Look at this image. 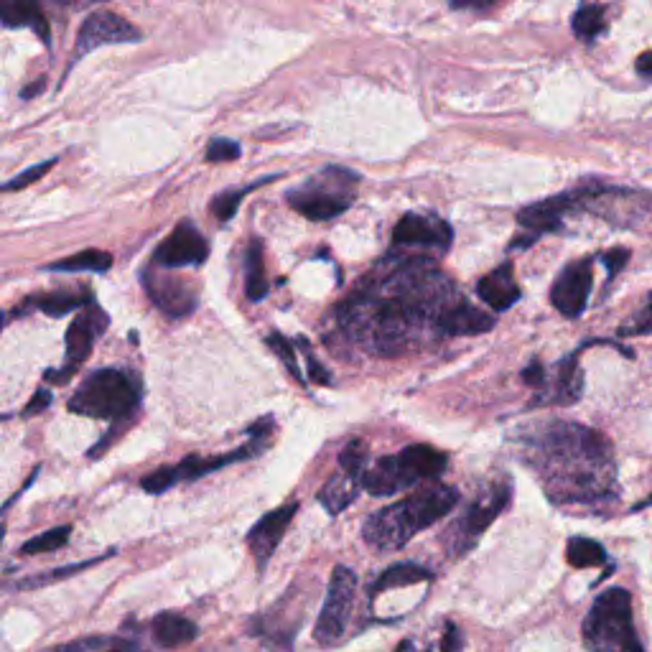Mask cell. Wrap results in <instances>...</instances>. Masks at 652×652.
Here are the masks:
<instances>
[{
    "label": "cell",
    "instance_id": "obj_1",
    "mask_svg": "<svg viewBox=\"0 0 652 652\" xmlns=\"http://www.w3.org/2000/svg\"><path fill=\"white\" fill-rule=\"evenodd\" d=\"M456 291L431 260H405L377 281L362 283L339 306L342 329L375 355H395L416 342L428 324L436 329L441 311Z\"/></svg>",
    "mask_w": 652,
    "mask_h": 652
},
{
    "label": "cell",
    "instance_id": "obj_2",
    "mask_svg": "<svg viewBox=\"0 0 652 652\" xmlns=\"http://www.w3.org/2000/svg\"><path fill=\"white\" fill-rule=\"evenodd\" d=\"M528 461L556 505H607L619 497L612 441L596 428L571 421L535 426Z\"/></svg>",
    "mask_w": 652,
    "mask_h": 652
},
{
    "label": "cell",
    "instance_id": "obj_3",
    "mask_svg": "<svg viewBox=\"0 0 652 652\" xmlns=\"http://www.w3.org/2000/svg\"><path fill=\"white\" fill-rule=\"evenodd\" d=\"M568 214H591L607 225L632 230L652 217V194L627 186L602 184V181H586L576 189L548 197L543 202L528 204L518 212V225L528 235L515 237L512 248H528L530 242L548 232H558Z\"/></svg>",
    "mask_w": 652,
    "mask_h": 652
},
{
    "label": "cell",
    "instance_id": "obj_4",
    "mask_svg": "<svg viewBox=\"0 0 652 652\" xmlns=\"http://www.w3.org/2000/svg\"><path fill=\"white\" fill-rule=\"evenodd\" d=\"M456 505H459V492L454 487L426 484L405 500L372 512L362 535H365L367 546H372L375 551H400L421 530L431 528L433 523L446 518Z\"/></svg>",
    "mask_w": 652,
    "mask_h": 652
},
{
    "label": "cell",
    "instance_id": "obj_5",
    "mask_svg": "<svg viewBox=\"0 0 652 652\" xmlns=\"http://www.w3.org/2000/svg\"><path fill=\"white\" fill-rule=\"evenodd\" d=\"M581 635L589 652H645L632 617V594L622 586L596 596Z\"/></svg>",
    "mask_w": 652,
    "mask_h": 652
},
{
    "label": "cell",
    "instance_id": "obj_6",
    "mask_svg": "<svg viewBox=\"0 0 652 652\" xmlns=\"http://www.w3.org/2000/svg\"><path fill=\"white\" fill-rule=\"evenodd\" d=\"M446 464H449V456L444 451L428 444H413L400 454L377 459L372 469H367L362 487L375 497H388L421 482H431L444 472Z\"/></svg>",
    "mask_w": 652,
    "mask_h": 652
},
{
    "label": "cell",
    "instance_id": "obj_7",
    "mask_svg": "<svg viewBox=\"0 0 652 652\" xmlns=\"http://www.w3.org/2000/svg\"><path fill=\"white\" fill-rule=\"evenodd\" d=\"M360 176L342 166H326L319 174L306 179L304 184L286 194V202L293 212L311 222H329L347 212L355 202Z\"/></svg>",
    "mask_w": 652,
    "mask_h": 652
},
{
    "label": "cell",
    "instance_id": "obj_8",
    "mask_svg": "<svg viewBox=\"0 0 652 652\" xmlns=\"http://www.w3.org/2000/svg\"><path fill=\"white\" fill-rule=\"evenodd\" d=\"M141 390L133 377L118 367H102L87 377L82 388L69 400V411L74 416L105 418V421H123L138 408Z\"/></svg>",
    "mask_w": 652,
    "mask_h": 652
},
{
    "label": "cell",
    "instance_id": "obj_9",
    "mask_svg": "<svg viewBox=\"0 0 652 652\" xmlns=\"http://www.w3.org/2000/svg\"><path fill=\"white\" fill-rule=\"evenodd\" d=\"M512 497V487L507 482L489 484V489H484L482 495L467 507V512L451 525V530L446 533V543H449V551L454 556H461V553L472 551L474 543L482 538L484 530L500 518V512L505 510L507 502Z\"/></svg>",
    "mask_w": 652,
    "mask_h": 652
},
{
    "label": "cell",
    "instance_id": "obj_10",
    "mask_svg": "<svg viewBox=\"0 0 652 652\" xmlns=\"http://www.w3.org/2000/svg\"><path fill=\"white\" fill-rule=\"evenodd\" d=\"M367 446L362 441H349L339 454V469L326 479L319 492V502L329 515H339L347 510L360 495V487L367 474Z\"/></svg>",
    "mask_w": 652,
    "mask_h": 652
},
{
    "label": "cell",
    "instance_id": "obj_11",
    "mask_svg": "<svg viewBox=\"0 0 652 652\" xmlns=\"http://www.w3.org/2000/svg\"><path fill=\"white\" fill-rule=\"evenodd\" d=\"M357 594V574L347 566H337L329 581V591H326V602L321 607L319 619H316L314 637L321 645H334L347 632L349 617H352V607H355Z\"/></svg>",
    "mask_w": 652,
    "mask_h": 652
},
{
    "label": "cell",
    "instance_id": "obj_12",
    "mask_svg": "<svg viewBox=\"0 0 652 652\" xmlns=\"http://www.w3.org/2000/svg\"><path fill=\"white\" fill-rule=\"evenodd\" d=\"M591 288H594V258L574 260L553 281L551 304L566 319H579L589 304Z\"/></svg>",
    "mask_w": 652,
    "mask_h": 652
},
{
    "label": "cell",
    "instance_id": "obj_13",
    "mask_svg": "<svg viewBox=\"0 0 652 652\" xmlns=\"http://www.w3.org/2000/svg\"><path fill=\"white\" fill-rule=\"evenodd\" d=\"M141 39V31L135 29L130 21H125L123 16H118L113 11H95L82 21V29L77 34V46H74V59L85 57V54L100 49V46L138 44Z\"/></svg>",
    "mask_w": 652,
    "mask_h": 652
},
{
    "label": "cell",
    "instance_id": "obj_14",
    "mask_svg": "<svg viewBox=\"0 0 652 652\" xmlns=\"http://www.w3.org/2000/svg\"><path fill=\"white\" fill-rule=\"evenodd\" d=\"M105 329H107L105 311L97 309L95 304L87 306L85 314H79L77 319L69 324L67 337H64V342H67V365H64V370L59 372H46V380L67 383L69 377L79 370V365L90 357L92 344H95V339L100 337V334H105Z\"/></svg>",
    "mask_w": 652,
    "mask_h": 652
},
{
    "label": "cell",
    "instance_id": "obj_15",
    "mask_svg": "<svg viewBox=\"0 0 652 652\" xmlns=\"http://www.w3.org/2000/svg\"><path fill=\"white\" fill-rule=\"evenodd\" d=\"M209 245L202 232L189 220H181L169 237L153 253V268H181V265H204Z\"/></svg>",
    "mask_w": 652,
    "mask_h": 652
},
{
    "label": "cell",
    "instance_id": "obj_16",
    "mask_svg": "<svg viewBox=\"0 0 652 652\" xmlns=\"http://www.w3.org/2000/svg\"><path fill=\"white\" fill-rule=\"evenodd\" d=\"M143 283H146V291L153 304H156L163 314L171 316V319L189 316L197 309L199 293L192 281H184V278L176 276H163V273H156V268H151L146 276H143Z\"/></svg>",
    "mask_w": 652,
    "mask_h": 652
},
{
    "label": "cell",
    "instance_id": "obj_17",
    "mask_svg": "<svg viewBox=\"0 0 652 652\" xmlns=\"http://www.w3.org/2000/svg\"><path fill=\"white\" fill-rule=\"evenodd\" d=\"M454 232L436 214L408 212L393 230V242L400 248H449Z\"/></svg>",
    "mask_w": 652,
    "mask_h": 652
},
{
    "label": "cell",
    "instance_id": "obj_18",
    "mask_svg": "<svg viewBox=\"0 0 652 652\" xmlns=\"http://www.w3.org/2000/svg\"><path fill=\"white\" fill-rule=\"evenodd\" d=\"M296 512L298 502H288V505H281L273 512H268V515H263V518L253 525V530L248 533V546L260 568H265L270 556L281 546L283 535H286L288 525L296 518Z\"/></svg>",
    "mask_w": 652,
    "mask_h": 652
},
{
    "label": "cell",
    "instance_id": "obj_19",
    "mask_svg": "<svg viewBox=\"0 0 652 652\" xmlns=\"http://www.w3.org/2000/svg\"><path fill=\"white\" fill-rule=\"evenodd\" d=\"M492 326H495V316L477 309V306H472L456 293L446 304V309L441 311L436 332L444 334V337H474V334L489 332Z\"/></svg>",
    "mask_w": 652,
    "mask_h": 652
},
{
    "label": "cell",
    "instance_id": "obj_20",
    "mask_svg": "<svg viewBox=\"0 0 652 652\" xmlns=\"http://www.w3.org/2000/svg\"><path fill=\"white\" fill-rule=\"evenodd\" d=\"M477 296L482 298L484 306H489L492 311H507L510 306H515L523 296L518 281H515V268L512 263H502L500 268H495L489 276H484L477 283Z\"/></svg>",
    "mask_w": 652,
    "mask_h": 652
},
{
    "label": "cell",
    "instance_id": "obj_21",
    "mask_svg": "<svg viewBox=\"0 0 652 652\" xmlns=\"http://www.w3.org/2000/svg\"><path fill=\"white\" fill-rule=\"evenodd\" d=\"M591 342L581 344L574 355H568L566 360L558 362L556 372V383H553V390L548 398H543L540 403H558V405H571L584 395V372L579 367V355L589 347Z\"/></svg>",
    "mask_w": 652,
    "mask_h": 652
},
{
    "label": "cell",
    "instance_id": "obj_22",
    "mask_svg": "<svg viewBox=\"0 0 652 652\" xmlns=\"http://www.w3.org/2000/svg\"><path fill=\"white\" fill-rule=\"evenodd\" d=\"M151 635H153V640H156V645L179 647V645H189L192 640H197L199 627L192 622V619L181 617V614L163 612L151 622Z\"/></svg>",
    "mask_w": 652,
    "mask_h": 652
},
{
    "label": "cell",
    "instance_id": "obj_23",
    "mask_svg": "<svg viewBox=\"0 0 652 652\" xmlns=\"http://www.w3.org/2000/svg\"><path fill=\"white\" fill-rule=\"evenodd\" d=\"M0 18H3L8 29H21L23 26V29L34 31L44 44L51 41L49 21H46L44 13H41L39 6H34V3H8V6H3V11H0Z\"/></svg>",
    "mask_w": 652,
    "mask_h": 652
},
{
    "label": "cell",
    "instance_id": "obj_24",
    "mask_svg": "<svg viewBox=\"0 0 652 652\" xmlns=\"http://www.w3.org/2000/svg\"><path fill=\"white\" fill-rule=\"evenodd\" d=\"M431 579L433 574L426 566H418V563H395V566H390L388 571H383V574L377 576L375 584L370 586V596L375 599V596L383 594V591L403 589V586L421 584V581H431Z\"/></svg>",
    "mask_w": 652,
    "mask_h": 652
},
{
    "label": "cell",
    "instance_id": "obj_25",
    "mask_svg": "<svg viewBox=\"0 0 652 652\" xmlns=\"http://www.w3.org/2000/svg\"><path fill=\"white\" fill-rule=\"evenodd\" d=\"M245 293L250 301H263L268 296V276H265L263 245L253 240L245 253Z\"/></svg>",
    "mask_w": 652,
    "mask_h": 652
},
{
    "label": "cell",
    "instance_id": "obj_26",
    "mask_svg": "<svg viewBox=\"0 0 652 652\" xmlns=\"http://www.w3.org/2000/svg\"><path fill=\"white\" fill-rule=\"evenodd\" d=\"M607 26V8L604 6H579L571 18L574 36L584 44H594L599 36L607 34Z\"/></svg>",
    "mask_w": 652,
    "mask_h": 652
},
{
    "label": "cell",
    "instance_id": "obj_27",
    "mask_svg": "<svg viewBox=\"0 0 652 652\" xmlns=\"http://www.w3.org/2000/svg\"><path fill=\"white\" fill-rule=\"evenodd\" d=\"M46 652H141V647L135 645L133 640L115 635H92L82 637V640H72L67 645L51 647Z\"/></svg>",
    "mask_w": 652,
    "mask_h": 652
},
{
    "label": "cell",
    "instance_id": "obj_28",
    "mask_svg": "<svg viewBox=\"0 0 652 652\" xmlns=\"http://www.w3.org/2000/svg\"><path fill=\"white\" fill-rule=\"evenodd\" d=\"M26 304H34V309L44 311V314L49 316H62V314H69L72 309H79V306H92V293L54 291V293H44V296H34L31 301H26Z\"/></svg>",
    "mask_w": 652,
    "mask_h": 652
},
{
    "label": "cell",
    "instance_id": "obj_29",
    "mask_svg": "<svg viewBox=\"0 0 652 652\" xmlns=\"http://www.w3.org/2000/svg\"><path fill=\"white\" fill-rule=\"evenodd\" d=\"M566 561L571 563L574 568L604 566V563H607V551H604L602 543H596V540L576 535V538L568 540Z\"/></svg>",
    "mask_w": 652,
    "mask_h": 652
},
{
    "label": "cell",
    "instance_id": "obj_30",
    "mask_svg": "<svg viewBox=\"0 0 652 652\" xmlns=\"http://www.w3.org/2000/svg\"><path fill=\"white\" fill-rule=\"evenodd\" d=\"M113 265V255L102 250H85V253L69 255V258L51 263L49 270H62V273H77V270H92V273H105Z\"/></svg>",
    "mask_w": 652,
    "mask_h": 652
},
{
    "label": "cell",
    "instance_id": "obj_31",
    "mask_svg": "<svg viewBox=\"0 0 652 652\" xmlns=\"http://www.w3.org/2000/svg\"><path fill=\"white\" fill-rule=\"evenodd\" d=\"M273 179H276V176H268V179L255 181V184L245 186V189H227V192L217 194V197L212 199V214L222 222V225H225V222H230L232 217L237 214V207H240L242 199L248 197L250 192H255V189H260L263 184H268V181H273Z\"/></svg>",
    "mask_w": 652,
    "mask_h": 652
},
{
    "label": "cell",
    "instance_id": "obj_32",
    "mask_svg": "<svg viewBox=\"0 0 652 652\" xmlns=\"http://www.w3.org/2000/svg\"><path fill=\"white\" fill-rule=\"evenodd\" d=\"M69 535H72V528L69 525H62V528H51L46 533L36 535V538L26 540L21 546L23 556H39V553H54L59 548L67 546Z\"/></svg>",
    "mask_w": 652,
    "mask_h": 652
},
{
    "label": "cell",
    "instance_id": "obj_33",
    "mask_svg": "<svg viewBox=\"0 0 652 652\" xmlns=\"http://www.w3.org/2000/svg\"><path fill=\"white\" fill-rule=\"evenodd\" d=\"M107 556H113V553H107ZM107 556H97V558H90V561H82V563H72V566L54 568V571H49V574L31 576V579H23V581H18V589H39V586H46V584H54V581L69 579V576L79 574V571H85V568H90V566H97V563H100V561H105Z\"/></svg>",
    "mask_w": 652,
    "mask_h": 652
},
{
    "label": "cell",
    "instance_id": "obj_34",
    "mask_svg": "<svg viewBox=\"0 0 652 652\" xmlns=\"http://www.w3.org/2000/svg\"><path fill=\"white\" fill-rule=\"evenodd\" d=\"M619 337H650L652 334V291L647 293V298L640 304V309L624 319L622 324L617 326Z\"/></svg>",
    "mask_w": 652,
    "mask_h": 652
},
{
    "label": "cell",
    "instance_id": "obj_35",
    "mask_svg": "<svg viewBox=\"0 0 652 652\" xmlns=\"http://www.w3.org/2000/svg\"><path fill=\"white\" fill-rule=\"evenodd\" d=\"M265 344H268L273 352H276L278 357H281L283 365L288 367V372L293 375V380H298V383H304V375H301V370H298V360H296V349H293V344L288 342L283 334L273 332L268 334V339H265Z\"/></svg>",
    "mask_w": 652,
    "mask_h": 652
},
{
    "label": "cell",
    "instance_id": "obj_36",
    "mask_svg": "<svg viewBox=\"0 0 652 652\" xmlns=\"http://www.w3.org/2000/svg\"><path fill=\"white\" fill-rule=\"evenodd\" d=\"M242 156V148L237 141H230V138H214L207 148V161L209 163H227L237 161Z\"/></svg>",
    "mask_w": 652,
    "mask_h": 652
},
{
    "label": "cell",
    "instance_id": "obj_37",
    "mask_svg": "<svg viewBox=\"0 0 652 652\" xmlns=\"http://www.w3.org/2000/svg\"><path fill=\"white\" fill-rule=\"evenodd\" d=\"M54 163H57V158H49V161L39 163V166H34V169L23 171V174L13 176L11 181H8L6 186H3V192H16V189H26V186L36 184L39 179H44L46 174H49L51 169H54Z\"/></svg>",
    "mask_w": 652,
    "mask_h": 652
},
{
    "label": "cell",
    "instance_id": "obj_38",
    "mask_svg": "<svg viewBox=\"0 0 652 652\" xmlns=\"http://www.w3.org/2000/svg\"><path fill=\"white\" fill-rule=\"evenodd\" d=\"M630 258H632V253L627 248H612V250H607V253L599 255V260H602L604 268H607V273H609L607 283H612V278L617 276V273H622L624 265L630 263Z\"/></svg>",
    "mask_w": 652,
    "mask_h": 652
},
{
    "label": "cell",
    "instance_id": "obj_39",
    "mask_svg": "<svg viewBox=\"0 0 652 652\" xmlns=\"http://www.w3.org/2000/svg\"><path fill=\"white\" fill-rule=\"evenodd\" d=\"M298 344H301V349H304L306 355V365H309V380L311 383H319V385H329L332 383V377H329V372L321 367V362L316 360L314 352L309 349V342H304V339H298Z\"/></svg>",
    "mask_w": 652,
    "mask_h": 652
},
{
    "label": "cell",
    "instance_id": "obj_40",
    "mask_svg": "<svg viewBox=\"0 0 652 652\" xmlns=\"http://www.w3.org/2000/svg\"><path fill=\"white\" fill-rule=\"evenodd\" d=\"M464 650V637L454 622H446L444 635H441V652H461Z\"/></svg>",
    "mask_w": 652,
    "mask_h": 652
},
{
    "label": "cell",
    "instance_id": "obj_41",
    "mask_svg": "<svg viewBox=\"0 0 652 652\" xmlns=\"http://www.w3.org/2000/svg\"><path fill=\"white\" fill-rule=\"evenodd\" d=\"M523 383H528L530 388H543L546 385V367L540 365L538 360L530 362L523 370Z\"/></svg>",
    "mask_w": 652,
    "mask_h": 652
},
{
    "label": "cell",
    "instance_id": "obj_42",
    "mask_svg": "<svg viewBox=\"0 0 652 652\" xmlns=\"http://www.w3.org/2000/svg\"><path fill=\"white\" fill-rule=\"evenodd\" d=\"M51 403V393L46 388H39L36 390V395L31 398V403L26 405V411H23V416H34V413H41L46 411V405Z\"/></svg>",
    "mask_w": 652,
    "mask_h": 652
},
{
    "label": "cell",
    "instance_id": "obj_43",
    "mask_svg": "<svg viewBox=\"0 0 652 652\" xmlns=\"http://www.w3.org/2000/svg\"><path fill=\"white\" fill-rule=\"evenodd\" d=\"M635 69H637V74H640L642 79H652V49L637 57Z\"/></svg>",
    "mask_w": 652,
    "mask_h": 652
},
{
    "label": "cell",
    "instance_id": "obj_44",
    "mask_svg": "<svg viewBox=\"0 0 652 652\" xmlns=\"http://www.w3.org/2000/svg\"><path fill=\"white\" fill-rule=\"evenodd\" d=\"M395 652H431V650H418V645L413 640H403L398 647H395Z\"/></svg>",
    "mask_w": 652,
    "mask_h": 652
},
{
    "label": "cell",
    "instance_id": "obj_45",
    "mask_svg": "<svg viewBox=\"0 0 652 652\" xmlns=\"http://www.w3.org/2000/svg\"><path fill=\"white\" fill-rule=\"evenodd\" d=\"M39 90H44V79H39V82H36L34 87H29V90H23L21 95L23 97H31V95H36V92H39Z\"/></svg>",
    "mask_w": 652,
    "mask_h": 652
},
{
    "label": "cell",
    "instance_id": "obj_46",
    "mask_svg": "<svg viewBox=\"0 0 652 652\" xmlns=\"http://www.w3.org/2000/svg\"><path fill=\"white\" fill-rule=\"evenodd\" d=\"M647 507H652V492H650V495H647V497H645V500H642V502H637V505H635V507H632V512H640V510H647Z\"/></svg>",
    "mask_w": 652,
    "mask_h": 652
}]
</instances>
